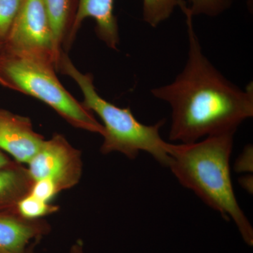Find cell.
<instances>
[{
	"label": "cell",
	"mask_w": 253,
	"mask_h": 253,
	"mask_svg": "<svg viewBox=\"0 0 253 253\" xmlns=\"http://www.w3.org/2000/svg\"><path fill=\"white\" fill-rule=\"evenodd\" d=\"M54 63L41 58L0 54V84L33 96L54 109L70 125L102 135L104 126L61 84Z\"/></svg>",
	"instance_id": "obj_4"
},
{
	"label": "cell",
	"mask_w": 253,
	"mask_h": 253,
	"mask_svg": "<svg viewBox=\"0 0 253 253\" xmlns=\"http://www.w3.org/2000/svg\"><path fill=\"white\" fill-rule=\"evenodd\" d=\"M56 71L72 78L83 92L84 105L96 113L103 122V143L101 152L109 154L121 153L134 159L141 151L148 153L158 163L168 167L169 144L161 137L160 129L165 121L152 126L138 121L130 108H120L101 97L96 90L90 73L81 72L73 64L67 53H61Z\"/></svg>",
	"instance_id": "obj_3"
},
{
	"label": "cell",
	"mask_w": 253,
	"mask_h": 253,
	"mask_svg": "<svg viewBox=\"0 0 253 253\" xmlns=\"http://www.w3.org/2000/svg\"><path fill=\"white\" fill-rule=\"evenodd\" d=\"M34 253L33 252V253Z\"/></svg>",
	"instance_id": "obj_23"
},
{
	"label": "cell",
	"mask_w": 253,
	"mask_h": 253,
	"mask_svg": "<svg viewBox=\"0 0 253 253\" xmlns=\"http://www.w3.org/2000/svg\"><path fill=\"white\" fill-rule=\"evenodd\" d=\"M15 163H16V161H11V160L8 158V156L4 154V152H3V151L0 149V169L9 167V166L14 165Z\"/></svg>",
	"instance_id": "obj_18"
},
{
	"label": "cell",
	"mask_w": 253,
	"mask_h": 253,
	"mask_svg": "<svg viewBox=\"0 0 253 253\" xmlns=\"http://www.w3.org/2000/svg\"><path fill=\"white\" fill-rule=\"evenodd\" d=\"M253 146H247L236 163L235 169L237 172H252Z\"/></svg>",
	"instance_id": "obj_17"
},
{
	"label": "cell",
	"mask_w": 253,
	"mask_h": 253,
	"mask_svg": "<svg viewBox=\"0 0 253 253\" xmlns=\"http://www.w3.org/2000/svg\"><path fill=\"white\" fill-rule=\"evenodd\" d=\"M114 0H77V8L70 35L72 45L83 21L91 18L96 22V33L106 46L117 50L120 43L117 18L113 12Z\"/></svg>",
	"instance_id": "obj_9"
},
{
	"label": "cell",
	"mask_w": 253,
	"mask_h": 253,
	"mask_svg": "<svg viewBox=\"0 0 253 253\" xmlns=\"http://www.w3.org/2000/svg\"><path fill=\"white\" fill-rule=\"evenodd\" d=\"M3 44H0V54L1 53V51H2Z\"/></svg>",
	"instance_id": "obj_22"
},
{
	"label": "cell",
	"mask_w": 253,
	"mask_h": 253,
	"mask_svg": "<svg viewBox=\"0 0 253 253\" xmlns=\"http://www.w3.org/2000/svg\"><path fill=\"white\" fill-rule=\"evenodd\" d=\"M69 253H84L83 241L78 240L70 249Z\"/></svg>",
	"instance_id": "obj_19"
},
{
	"label": "cell",
	"mask_w": 253,
	"mask_h": 253,
	"mask_svg": "<svg viewBox=\"0 0 253 253\" xmlns=\"http://www.w3.org/2000/svg\"><path fill=\"white\" fill-rule=\"evenodd\" d=\"M179 0H142V18L152 28H157L172 16Z\"/></svg>",
	"instance_id": "obj_12"
},
{
	"label": "cell",
	"mask_w": 253,
	"mask_h": 253,
	"mask_svg": "<svg viewBox=\"0 0 253 253\" xmlns=\"http://www.w3.org/2000/svg\"><path fill=\"white\" fill-rule=\"evenodd\" d=\"M247 4L248 8H249V11L253 12V0H245Z\"/></svg>",
	"instance_id": "obj_21"
},
{
	"label": "cell",
	"mask_w": 253,
	"mask_h": 253,
	"mask_svg": "<svg viewBox=\"0 0 253 253\" xmlns=\"http://www.w3.org/2000/svg\"><path fill=\"white\" fill-rule=\"evenodd\" d=\"M251 181H253L252 178H251V176H249V177H244V180H241V185L245 187V189H246L249 191H252V190L251 189Z\"/></svg>",
	"instance_id": "obj_20"
},
{
	"label": "cell",
	"mask_w": 253,
	"mask_h": 253,
	"mask_svg": "<svg viewBox=\"0 0 253 253\" xmlns=\"http://www.w3.org/2000/svg\"><path fill=\"white\" fill-rule=\"evenodd\" d=\"M33 182L22 164L16 162L0 169V212L16 211L18 201L31 192Z\"/></svg>",
	"instance_id": "obj_10"
},
{
	"label": "cell",
	"mask_w": 253,
	"mask_h": 253,
	"mask_svg": "<svg viewBox=\"0 0 253 253\" xmlns=\"http://www.w3.org/2000/svg\"><path fill=\"white\" fill-rule=\"evenodd\" d=\"M190 12L193 16L204 15L208 17H217L227 11L233 0H189Z\"/></svg>",
	"instance_id": "obj_14"
},
{
	"label": "cell",
	"mask_w": 253,
	"mask_h": 253,
	"mask_svg": "<svg viewBox=\"0 0 253 253\" xmlns=\"http://www.w3.org/2000/svg\"><path fill=\"white\" fill-rule=\"evenodd\" d=\"M49 16L54 35L55 45L59 54L67 53L77 0H42Z\"/></svg>",
	"instance_id": "obj_11"
},
{
	"label": "cell",
	"mask_w": 253,
	"mask_h": 253,
	"mask_svg": "<svg viewBox=\"0 0 253 253\" xmlns=\"http://www.w3.org/2000/svg\"><path fill=\"white\" fill-rule=\"evenodd\" d=\"M23 0H0V44L9 36Z\"/></svg>",
	"instance_id": "obj_15"
},
{
	"label": "cell",
	"mask_w": 253,
	"mask_h": 253,
	"mask_svg": "<svg viewBox=\"0 0 253 253\" xmlns=\"http://www.w3.org/2000/svg\"><path fill=\"white\" fill-rule=\"evenodd\" d=\"M51 226L44 219H28L16 211L0 212V253H31L49 234Z\"/></svg>",
	"instance_id": "obj_8"
},
{
	"label": "cell",
	"mask_w": 253,
	"mask_h": 253,
	"mask_svg": "<svg viewBox=\"0 0 253 253\" xmlns=\"http://www.w3.org/2000/svg\"><path fill=\"white\" fill-rule=\"evenodd\" d=\"M59 193L52 181L49 179H40L33 182L30 194L42 201L51 202V200Z\"/></svg>",
	"instance_id": "obj_16"
},
{
	"label": "cell",
	"mask_w": 253,
	"mask_h": 253,
	"mask_svg": "<svg viewBox=\"0 0 253 253\" xmlns=\"http://www.w3.org/2000/svg\"><path fill=\"white\" fill-rule=\"evenodd\" d=\"M28 166L33 181L49 179L59 192L77 185L83 174L81 151L60 134L44 140Z\"/></svg>",
	"instance_id": "obj_6"
},
{
	"label": "cell",
	"mask_w": 253,
	"mask_h": 253,
	"mask_svg": "<svg viewBox=\"0 0 253 253\" xmlns=\"http://www.w3.org/2000/svg\"><path fill=\"white\" fill-rule=\"evenodd\" d=\"M59 210V206L42 201L31 194L22 198L16 206L18 214L28 219H41L57 212Z\"/></svg>",
	"instance_id": "obj_13"
},
{
	"label": "cell",
	"mask_w": 253,
	"mask_h": 253,
	"mask_svg": "<svg viewBox=\"0 0 253 253\" xmlns=\"http://www.w3.org/2000/svg\"><path fill=\"white\" fill-rule=\"evenodd\" d=\"M236 131L218 133L189 144H169L168 167L179 183L231 219L248 246H253V228L236 200L231 178L230 158Z\"/></svg>",
	"instance_id": "obj_2"
},
{
	"label": "cell",
	"mask_w": 253,
	"mask_h": 253,
	"mask_svg": "<svg viewBox=\"0 0 253 253\" xmlns=\"http://www.w3.org/2000/svg\"><path fill=\"white\" fill-rule=\"evenodd\" d=\"M29 118L0 109V149L20 164H28L44 142Z\"/></svg>",
	"instance_id": "obj_7"
},
{
	"label": "cell",
	"mask_w": 253,
	"mask_h": 253,
	"mask_svg": "<svg viewBox=\"0 0 253 253\" xmlns=\"http://www.w3.org/2000/svg\"><path fill=\"white\" fill-rule=\"evenodd\" d=\"M2 51L41 58L57 67L61 54L55 45L52 28L42 0H23Z\"/></svg>",
	"instance_id": "obj_5"
},
{
	"label": "cell",
	"mask_w": 253,
	"mask_h": 253,
	"mask_svg": "<svg viewBox=\"0 0 253 253\" xmlns=\"http://www.w3.org/2000/svg\"><path fill=\"white\" fill-rule=\"evenodd\" d=\"M178 6L185 15L188 54L185 66L175 79L151 89L156 99L171 108L169 138L180 144L225 131H236L253 116V84L246 89L231 83L208 59L184 0Z\"/></svg>",
	"instance_id": "obj_1"
}]
</instances>
